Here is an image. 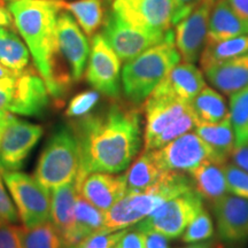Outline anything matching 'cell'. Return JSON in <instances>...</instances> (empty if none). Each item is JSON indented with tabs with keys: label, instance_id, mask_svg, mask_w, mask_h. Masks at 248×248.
Wrapping results in <instances>:
<instances>
[{
	"label": "cell",
	"instance_id": "ffe728a7",
	"mask_svg": "<svg viewBox=\"0 0 248 248\" xmlns=\"http://www.w3.org/2000/svg\"><path fill=\"white\" fill-rule=\"evenodd\" d=\"M78 197L76 179L54 188L51 197V219L62 239L69 247L71 233L75 223V203Z\"/></svg>",
	"mask_w": 248,
	"mask_h": 248
},
{
	"label": "cell",
	"instance_id": "e0dca14e",
	"mask_svg": "<svg viewBox=\"0 0 248 248\" xmlns=\"http://www.w3.org/2000/svg\"><path fill=\"white\" fill-rule=\"evenodd\" d=\"M146 122L144 130V147L160 135L173 121L190 109V102L183 101L168 93L154 91L144 102Z\"/></svg>",
	"mask_w": 248,
	"mask_h": 248
},
{
	"label": "cell",
	"instance_id": "681fc988",
	"mask_svg": "<svg viewBox=\"0 0 248 248\" xmlns=\"http://www.w3.org/2000/svg\"><path fill=\"white\" fill-rule=\"evenodd\" d=\"M216 248H223V246H222V245H219V244H218V246H217Z\"/></svg>",
	"mask_w": 248,
	"mask_h": 248
},
{
	"label": "cell",
	"instance_id": "bcb514c9",
	"mask_svg": "<svg viewBox=\"0 0 248 248\" xmlns=\"http://www.w3.org/2000/svg\"><path fill=\"white\" fill-rule=\"evenodd\" d=\"M218 246V244L213 243L210 240H204V241H200V243H193L190 244L188 246L183 247V248H216Z\"/></svg>",
	"mask_w": 248,
	"mask_h": 248
},
{
	"label": "cell",
	"instance_id": "7c38bea8",
	"mask_svg": "<svg viewBox=\"0 0 248 248\" xmlns=\"http://www.w3.org/2000/svg\"><path fill=\"white\" fill-rule=\"evenodd\" d=\"M215 0H200L192 11L175 24L173 39L184 62L199 61L208 33L209 15Z\"/></svg>",
	"mask_w": 248,
	"mask_h": 248
},
{
	"label": "cell",
	"instance_id": "d4e9b609",
	"mask_svg": "<svg viewBox=\"0 0 248 248\" xmlns=\"http://www.w3.org/2000/svg\"><path fill=\"white\" fill-rule=\"evenodd\" d=\"M194 132L206 141L226 163L235 147L234 132L230 115L216 124H197Z\"/></svg>",
	"mask_w": 248,
	"mask_h": 248
},
{
	"label": "cell",
	"instance_id": "8d00e7d4",
	"mask_svg": "<svg viewBox=\"0 0 248 248\" xmlns=\"http://www.w3.org/2000/svg\"><path fill=\"white\" fill-rule=\"evenodd\" d=\"M20 218L0 177V224H14Z\"/></svg>",
	"mask_w": 248,
	"mask_h": 248
},
{
	"label": "cell",
	"instance_id": "d590c367",
	"mask_svg": "<svg viewBox=\"0 0 248 248\" xmlns=\"http://www.w3.org/2000/svg\"><path fill=\"white\" fill-rule=\"evenodd\" d=\"M229 192L237 197L248 199V172L233 163L223 164Z\"/></svg>",
	"mask_w": 248,
	"mask_h": 248
},
{
	"label": "cell",
	"instance_id": "7bdbcfd3",
	"mask_svg": "<svg viewBox=\"0 0 248 248\" xmlns=\"http://www.w3.org/2000/svg\"><path fill=\"white\" fill-rule=\"evenodd\" d=\"M230 157L233 164L248 172V145L241 147H234Z\"/></svg>",
	"mask_w": 248,
	"mask_h": 248
},
{
	"label": "cell",
	"instance_id": "3957f363",
	"mask_svg": "<svg viewBox=\"0 0 248 248\" xmlns=\"http://www.w3.org/2000/svg\"><path fill=\"white\" fill-rule=\"evenodd\" d=\"M181 60L172 36L126 61L121 73L124 97L135 106L144 105L170 69Z\"/></svg>",
	"mask_w": 248,
	"mask_h": 248
},
{
	"label": "cell",
	"instance_id": "4316f807",
	"mask_svg": "<svg viewBox=\"0 0 248 248\" xmlns=\"http://www.w3.org/2000/svg\"><path fill=\"white\" fill-rule=\"evenodd\" d=\"M30 51L20 36L8 28H0V63L13 71L28 68Z\"/></svg>",
	"mask_w": 248,
	"mask_h": 248
},
{
	"label": "cell",
	"instance_id": "ac0fdd59",
	"mask_svg": "<svg viewBox=\"0 0 248 248\" xmlns=\"http://www.w3.org/2000/svg\"><path fill=\"white\" fill-rule=\"evenodd\" d=\"M206 86V79L194 63L184 62L172 67L155 91L168 93L183 101L191 102L195 95Z\"/></svg>",
	"mask_w": 248,
	"mask_h": 248
},
{
	"label": "cell",
	"instance_id": "e575fe53",
	"mask_svg": "<svg viewBox=\"0 0 248 248\" xmlns=\"http://www.w3.org/2000/svg\"><path fill=\"white\" fill-rule=\"evenodd\" d=\"M125 232V230L109 231L107 229H102L88 235L69 248H114Z\"/></svg>",
	"mask_w": 248,
	"mask_h": 248
},
{
	"label": "cell",
	"instance_id": "ba28073f",
	"mask_svg": "<svg viewBox=\"0 0 248 248\" xmlns=\"http://www.w3.org/2000/svg\"><path fill=\"white\" fill-rule=\"evenodd\" d=\"M101 35L114 49L121 61H129L173 36V31H151L130 24L110 12L104 21Z\"/></svg>",
	"mask_w": 248,
	"mask_h": 248
},
{
	"label": "cell",
	"instance_id": "74e56055",
	"mask_svg": "<svg viewBox=\"0 0 248 248\" xmlns=\"http://www.w3.org/2000/svg\"><path fill=\"white\" fill-rule=\"evenodd\" d=\"M0 248H23L21 226L0 224Z\"/></svg>",
	"mask_w": 248,
	"mask_h": 248
},
{
	"label": "cell",
	"instance_id": "7dc6e473",
	"mask_svg": "<svg viewBox=\"0 0 248 248\" xmlns=\"http://www.w3.org/2000/svg\"><path fill=\"white\" fill-rule=\"evenodd\" d=\"M15 73H17V71H13V70L8 69V68L4 67L1 63H0V79L4 78V77H8V76L14 75Z\"/></svg>",
	"mask_w": 248,
	"mask_h": 248
},
{
	"label": "cell",
	"instance_id": "7a4b0ae2",
	"mask_svg": "<svg viewBox=\"0 0 248 248\" xmlns=\"http://www.w3.org/2000/svg\"><path fill=\"white\" fill-rule=\"evenodd\" d=\"M63 2L64 0H13L8 6L14 26L26 42L49 95L58 102L62 101L74 80L57 48V20Z\"/></svg>",
	"mask_w": 248,
	"mask_h": 248
},
{
	"label": "cell",
	"instance_id": "4fadbf2b",
	"mask_svg": "<svg viewBox=\"0 0 248 248\" xmlns=\"http://www.w3.org/2000/svg\"><path fill=\"white\" fill-rule=\"evenodd\" d=\"M57 48L61 61L67 64L73 79L77 82L84 75L90 57V44L75 18L60 12L57 20Z\"/></svg>",
	"mask_w": 248,
	"mask_h": 248
},
{
	"label": "cell",
	"instance_id": "f907efd6",
	"mask_svg": "<svg viewBox=\"0 0 248 248\" xmlns=\"http://www.w3.org/2000/svg\"><path fill=\"white\" fill-rule=\"evenodd\" d=\"M12 1H13V0H12Z\"/></svg>",
	"mask_w": 248,
	"mask_h": 248
},
{
	"label": "cell",
	"instance_id": "f6af8a7d",
	"mask_svg": "<svg viewBox=\"0 0 248 248\" xmlns=\"http://www.w3.org/2000/svg\"><path fill=\"white\" fill-rule=\"evenodd\" d=\"M14 23L13 15L11 11L5 7V5H0V27H12Z\"/></svg>",
	"mask_w": 248,
	"mask_h": 248
},
{
	"label": "cell",
	"instance_id": "cb8c5ba5",
	"mask_svg": "<svg viewBox=\"0 0 248 248\" xmlns=\"http://www.w3.org/2000/svg\"><path fill=\"white\" fill-rule=\"evenodd\" d=\"M166 170L161 168L152 151H145L125 173L128 191H145L156 184Z\"/></svg>",
	"mask_w": 248,
	"mask_h": 248
},
{
	"label": "cell",
	"instance_id": "30bf717a",
	"mask_svg": "<svg viewBox=\"0 0 248 248\" xmlns=\"http://www.w3.org/2000/svg\"><path fill=\"white\" fill-rule=\"evenodd\" d=\"M85 76L95 91L117 99L121 92V60L101 33L92 37Z\"/></svg>",
	"mask_w": 248,
	"mask_h": 248
},
{
	"label": "cell",
	"instance_id": "c3c4849f",
	"mask_svg": "<svg viewBox=\"0 0 248 248\" xmlns=\"http://www.w3.org/2000/svg\"><path fill=\"white\" fill-rule=\"evenodd\" d=\"M0 5H5V0H0Z\"/></svg>",
	"mask_w": 248,
	"mask_h": 248
},
{
	"label": "cell",
	"instance_id": "9c48e42d",
	"mask_svg": "<svg viewBox=\"0 0 248 248\" xmlns=\"http://www.w3.org/2000/svg\"><path fill=\"white\" fill-rule=\"evenodd\" d=\"M163 170L190 172L203 162L225 164L195 132H187L157 150H151Z\"/></svg>",
	"mask_w": 248,
	"mask_h": 248
},
{
	"label": "cell",
	"instance_id": "1f68e13d",
	"mask_svg": "<svg viewBox=\"0 0 248 248\" xmlns=\"http://www.w3.org/2000/svg\"><path fill=\"white\" fill-rule=\"evenodd\" d=\"M195 125H197V121H195V117L190 108L184 115H182L179 119L173 121L170 125L167 126L157 137H155L147 146L144 147V150H157V148L164 146V145L175 140L185 133L190 132L192 129L195 128Z\"/></svg>",
	"mask_w": 248,
	"mask_h": 248
},
{
	"label": "cell",
	"instance_id": "6da1fadb",
	"mask_svg": "<svg viewBox=\"0 0 248 248\" xmlns=\"http://www.w3.org/2000/svg\"><path fill=\"white\" fill-rule=\"evenodd\" d=\"M79 146L76 179L91 172L119 173L141 147V117L138 106L111 102L106 109L77 119L71 126Z\"/></svg>",
	"mask_w": 248,
	"mask_h": 248
},
{
	"label": "cell",
	"instance_id": "2e32d148",
	"mask_svg": "<svg viewBox=\"0 0 248 248\" xmlns=\"http://www.w3.org/2000/svg\"><path fill=\"white\" fill-rule=\"evenodd\" d=\"M78 194L90 203L106 213L128 192L125 175L108 172H91L76 179Z\"/></svg>",
	"mask_w": 248,
	"mask_h": 248
},
{
	"label": "cell",
	"instance_id": "5bb4252c",
	"mask_svg": "<svg viewBox=\"0 0 248 248\" xmlns=\"http://www.w3.org/2000/svg\"><path fill=\"white\" fill-rule=\"evenodd\" d=\"M48 95L47 86L39 73L33 68H26L15 74L8 111L22 116H42L48 106Z\"/></svg>",
	"mask_w": 248,
	"mask_h": 248
},
{
	"label": "cell",
	"instance_id": "7402d4cb",
	"mask_svg": "<svg viewBox=\"0 0 248 248\" xmlns=\"http://www.w3.org/2000/svg\"><path fill=\"white\" fill-rule=\"evenodd\" d=\"M193 181L194 188L203 199L215 201L228 194L229 186L221 164L203 162L188 172Z\"/></svg>",
	"mask_w": 248,
	"mask_h": 248
},
{
	"label": "cell",
	"instance_id": "277c9868",
	"mask_svg": "<svg viewBox=\"0 0 248 248\" xmlns=\"http://www.w3.org/2000/svg\"><path fill=\"white\" fill-rule=\"evenodd\" d=\"M79 146L74 129L61 125L52 132L37 162L35 177L48 190L75 181L79 170Z\"/></svg>",
	"mask_w": 248,
	"mask_h": 248
},
{
	"label": "cell",
	"instance_id": "836d02e7",
	"mask_svg": "<svg viewBox=\"0 0 248 248\" xmlns=\"http://www.w3.org/2000/svg\"><path fill=\"white\" fill-rule=\"evenodd\" d=\"M99 99H100V95L95 90L78 93L68 104L66 116L70 119H80V117L88 115L98 104Z\"/></svg>",
	"mask_w": 248,
	"mask_h": 248
},
{
	"label": "cell",
	"instance_id": "d6a6232c",
	"mask_svg": "<svg viewBox=\"0 0 248 248\" xmlns=\"http://www.w3.org/2000/svg\"><path fill=\"white\" fill-rule=\"evenodd\" d=\"M214 235V222L207 209H202L192 219L184 233L182 234V240L186 244L200 243L209 240Z\"/></svg>",
	"mask_w": 248,
	"mask_h": 248
},
{
	"label": "cell",
	"instance_id": "b9f144b4",
	"mask_svg": "<svg viewBox=\"0 0 248 248\" xmlns=\"http://www.w3.org/2000/svg\"><path fill=\"white\" fill-rule=\"evenodd\" d=\"M144 235L146 248H170L168 238L157 232L145 231Z\"/></svg>",
	"mask_w": 248,
	"mask_h": 248
},
{
	"label": "cell",
	"instance_id": "8992f818",
	"mask_svg": "<svg viewBox=\"0 0 248 248\" xmlns=\"http://www.w3.org/2000/svg\"><path fill=\"white\" fill-rule=\"evenodd\" d=\"M43 126L17 119L13 114L0 119V172L18 171L42 138Z\"/></svg>",
	"mask_w": 248,
	"mask_h": 248
},
{
	"label": "cell",
	"instance_id": "603a6c76",
	"mask_svg": "<svg viewBox=\"0 0 248 248\" xmlns=\"http://www.w3.org/2000/svg\"><path fill=\"white\" fill-rule=\"evenodd\" d=\"M190 108L197 124H216L230 115L224 97L207 85L192 99Z\"/></svg>",
	"mask_w": 248,
	"mask_h": 248
},
{
	"label": "cell",
	"instance_id": "8fae6325",
	"mask_svg": "<svg viewBox=\"0 0 248 248\" xmlns=\"http://www.w3.org/2000/svg\"><path fill=\"white\" fill-rule=\"evenodd\" d=\"M111 12L145 30L167 32L173 27V0H114Z\"/></svg>",
	"mask_w": 248,
	"mask_h": 248
},
{
	"label": "cell",
	"instance_id": "60d3db41",
	"mask_svg": "<svg viewBox=\"0 0 248 248\" xmlns=\"http://www.w3.org/2000/svg\"><path fill=\"white\" fill-rule=\"evenodd\" d=\"M200 2V0H173L175 4V15H173V26L185 17L195 6Z\"/></svg>",
	"mask_w": 248,
	"mask_h": 248
},
{
	"label": "cell",
	"instance_id": "484cf974",
	"mask_svg": "<svg viewBox=\"0 0 248 248\" xmlns=\"http://www.w3.org/2000/svg\"><path fill=\"white\" fill-rule=\"evenodd\" d=\"M102 229H105V213L78 194L75 203V223L69 247Z\"/></svg>",
	"mask_w": 248,
	"mask_h": 248
},
{
	"label": "cell",
	"instance_id": "d6986e66",
	"mask_svg": "<svg viewBox=\"0 0 248 248\" xmlns=\"http://www.w3.org/2000/svg\"><path fill=\"white\" fill-rule=\"evenodd\" d=\"M212 86L225 95L233 94L248 85V52L203 69Z\"/></svg>",
	"mask_w": 248,
	"mask_h": 248
},
{
	"label": "cell",
	"instance_id": "f546056e",
	"mask_svg": "<svg viewBox=\"0 0 248 248\" xmlns=\"http://www.w3.org/2000/svg\"><path fill=\"white\" fill-rule=\"evenodd\" d=\"M23 248H67L53 223L45 222L33 228L21 226Z\"/></svg>",
	"mask_w": 248,
	"mask_h": 248
},
{
	"label": "cell",
	"instance_id": "9a60e30c",
	"mask_svg": "<svg viewBox=\"0 0 248 248\" xmlns=\"http://www.w3.org/2000/svg\"><path fill=\"white\" fill-rule=\"evenodd\" d=\"M217 234L228 243L248 239V199L225 194L213 201Z\"/></svg>",
	"mask_w": 248,
	"mask_h": 248
},
{
	"label": "cell",
	"instance_id": "4dcf8cb0",
	"mask_svg": "<svg viewBox=\"0 0 248 248\" xmlns=\"http://www.w3.org/2000/svg\"><path fill=\"white\" fill-rule=\"evenodd\" d=\"M230 120L235 147L248 145V85L230 95Z\"/></svg>",
	"mask_w": 248,
	"mask_h": 248
},
{
	"label": "cell",
	"instance_id": "ab89813d",
	"mask_svg": "<svg viewBox=\"0 0 248 248\" xmlns=\"http://www.w3.org/2000/svg\"><path fill=\"white\" fill-rule=\"evenodd\" d=\"M116 246L119 248H146L144 232L139 230L125 232Z\"/></svg>",
	"mask_w": 248,
	"mask_h": 248
},
{
	"label": "cell",
	"instance_id": "f1b7e54d",
	"mask_svg": "<svg viewBox=\"0 0 248 248\" xmlns=\"http://www.w3.org/2000/svg\"><path fill=\"white\" fill-rule=\"evenodd\" d=\"M63 9L74 15L85 35L93 37L105 21L102 0H75L63 2Z\"/></svg>",
	"mask_w": 248,
	"mask_h": 248
},
{
	"label": "cell",
	"instance_id": "5b68a950",
	"mask_svg": "<svg viewBox=\"0 0 248 248\" xmlns=\"http://www.w3.org/2000/svg\"><path fill=\"white\" fill-rule=\"evenodd\" d=\"M203 207V198L193 190L161 204L151 215L136 224L139 231H153L168 239L182 237L185 229Z\"/></svg>",
	"mask_w": 248,
	"mask_h": 248
},
{
	"label": "cell",
	"instance_id": "f35d334b",
	"mask_svg": "<svg viewBox=\"0 0 248 248\" xmlns=\"http://www.w3.org/2000/svg\"><path fill=\"white\" fill-rule=\"evenodd\" d=\"M16 74V73H15ZM14 75L0 79V119L9 114L12 97H13Z\"/></svg>",
	"mask_w": 248,
	"mask_h": 248
},
{
	"label": "cell",
	"instance_id": "ee69618b",
	"mask_svg": "<svg viewBox=\"0 0 248 248\" xmlns=\"http://www.w3.org/2000/svg\"><path fill=\"white\" fill-rule=\"evenodd\" d=\"M233 12L248 23V0H226Z\"/></svg>",
	"mask_w": 248,
	"mask_h": 248
},
{
	"label": "cell",
	"instance_id": "52a82bcc",
	"mask_svg": "<svg viewBox=\"0 0 248 248\" xmlns=\"http://www.w3.org/2000/svg\"><path fill=\"white\" fill-rule=\"evenodd\" d=\"M5 184L11 192L26 228L43 224L51 219V194L36 178L20 171L2 172Z\"/></svg>",
	"mask_w": 248,
	"mask_h": 248
},
{
	"label": "cell",
	"instance_id": "44dd1931",
	"mask_svg": "<svg viewBox=\"0 0 248 248\" xmlns=\"http://www.w3.org/2000/svg\"><path fill=\"white\" fill-rule=\"evenodd\" d=\"M248 35V23L234 13L226 0H215L210 11L206 43Z\"/></svg>",
	"mask_w": 248,
	"mask_h": 248
},
{
	"label": "cell",
	"instance_id": "83f0119b",
	"mask_svg": "<svg viewBox=\"0 0 248 248\" xmlns=\"http://www.w3.org/2000/svg\"><path fill=\"white\" fill-rule=\"evenodd\" d=\"M248 52V35L234 37V38L209 42L204 47L199 58L200 66L203 69L219 62L230 60Z\"/></svg>",
	"mask_w": 248,
	"mask_h": 248
}]
</instances>
